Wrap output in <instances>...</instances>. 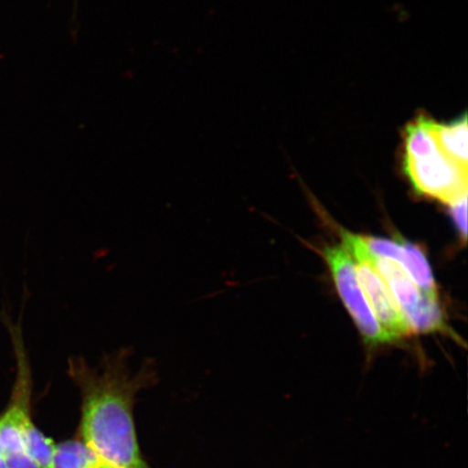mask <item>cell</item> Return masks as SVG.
<instances>
[{"instance_id":"cell-8","label":"cell","mask_w":468,"mask_h":468,"mask_svg":"<svg viewBox=\"0 0 468 468\" xmlns=\"http://www.w3.org/2000/svg\"><path fill=\"white\" fill-rule=\"evenodd\" d=\"M430 130L442 154L461 167L467 169L466 114L456 121L448 122V124H439V122L430 120Z\"/></svg>"},{"instance_id":"cell-3","label":"cell","mask_w":468,"mask_h":468,"mask_svg":"<svg viewBox=\"0 0 468 468\" xmlns=\"http://www.w3.org/2000/svg\"><path fill=\"white\" fill-rule=\"evenodd\" d=\"M322 255L330 267L338 294L358 327L366 346L368 349H376L380 345L394 343L380 326L367 300L356 276V263L349 251L344 247H327Z\"/></svg>"},{"instance_id":"cell-5","label":"cell","mask_w":468,"mask_h":468,"mask_svg":"<svg viewBox=\"0 0 468 468\" xmlns=\"http://www.w3.org/2000/svg\"><path fill=\"white\" fill-rule=\"evenodd\" d=\"M403 166L420 195L448 205L467 196V169L448 159L439 146L424 154L405 156Z\"/></svg>"},{"instance_id":"cell-12","label":"cell","mask_w":468,"mask_h":468,"mask_svg":"<svg viewBox=\"0 0 468 468\" xmlns=\"http://www.w3.org/2000/svg\"><path fill=\"white\" fill-rule=\"evenodd\" d=\"M0 468H7V466H5V460L2 454H0Z\"/></svg>"},{"instance_id":"cell-11","label":"cell","mask_w":468,"mask_h":468,"mask_svg":"<svg viewBox=\"0 0 468 468\" xmlns=\"http://www.w3.org/2000/svg\"><path fill=\"white\" fill-rule=\"evenodd\" d=\"M456 228L464 241L467 237V196L449 205Z\"/></svg>"},{"instance_id":"cell-9","label":"cell","mask_w":468,"mask_h":468,"mask_svg":"<svg viewBox=\"0 0 468 468\" xmlns=\"http://www.w3.org/2000/svg\"><path fill=\"white\" fill-rule=\"evenodd\" d=\"M402 256L398 265L405 271L423 294L437 295V288L431 268L423 250L418 245L402 241Z\"/></svg>"},{"instance_id":"cell-1","label":"cell","mask_w":468,"mask_h":468,"mask_svg":"<svg viewBox=\"0 0 468 468\" xmlns=\"http://www.w3.org/2000/svg\"><path fill=\"white\" fill-rule=\"evenodd\" d=\"M130 355L121 349L91 367L81 356L69 358L68 373L80 394L79 437L105 466L152 468L138 441L133 408L140 391L156 383L154 365L133 372Z\"/></svg>"},{"instance_id":"cell-14","label":"cell","mask_w":468,"mask_h":468,"mask_svg":"<svg viewBox=\"0 0 468 468\" xmlns=\"http://www.w3.org/2000/svg\"><path fill=\"white\" fill-rule=\"evenodd\" d=\"M0 454H2V453H0Z\"/></svg>"},{"instance_id":"cell-4","label":"cell","mask_w":468,"mask_h":468,"mask_svg":"<svg viewBox=\"0 0 468 468\" xmlns=\"http://www.w3.org/2000/svg\"><path fill=\"white\" fill-rule=\"evenodd\" d=\"M341 237L343 247L356 260V276L380 326L393 342L411 336L407 321L391 296L388 285L368 261L367 250L361 236L342 231Z\"/></svg>"},{"instance_id":"cell-13","label":"cell","mask_w":468,"mask_h":468,"mask_svg":"<svg viewBox=\"0 0 468 468\" xmlns=\"http://www.w3.org/2000/svg\"><path fill=\"white\" fill-rule=\"evenodd\" d=\"M98 468H110V467L105 466V465H101V467H98Z\"/></svg>"},{"instance_id":"cell-6","label":"cell","mask_w":468,"mask_h":468,"mask_svg":"<svg viewBox=\"0 0 468 468\" xmlns=\"http://www.w3.org/2000/svg\"><path fill=\"white\" fill-rule=\"evenodd\" d=\"M368 261L393 296L398 308L400 309L403 317L412 310L422 298V292L413 282L405 271L395 261L379 259L367 251Z\"/></svg>"},{"instance_id":"cell-10","label":"cell","mask_w":468,"mask_h":468,"mask_svg":"<svg viewBox=\"0 0 468 468\" xmlns=\"http://www.w3.org/2000/svg\"><path fill=\"white\" fill-rule=\"evenodd\" d=\"M104 465L79 436L56 443L52 468H98Z\"/></svg>"},{"instance_id":"cell-7","label":"cell","mask_w":468,"mask_h":468,"mask_svg":"<svg viewBox=\"0 0 468 468\" xmlns=\"http://www.w3.org/2000/svg\"><path fill=\"white\" fill-rule=\"evenodd\" d=\"M405 319L411 335H441L452 336L459 342L458 336L450 329L441 303L437 295L423 294L420 303L405 314Z\"/></svg>"},{"instance_id":"cell-2","label":"cell","mask_w":468,"mask_h":468,"mask_svg":"<svg viewBox=\"0 0 468 468\" xmlns=\"http://www.w3.org/2000/svg\"><path fill=\"white\" fill-rule=\"evenodd\" d=\"M16 358V379L7 409L0 415V453L7 468H52L56 442L34 423L32 417V371L21 322L14 324L3 314Z\"/></svg>"}]
</instances>
